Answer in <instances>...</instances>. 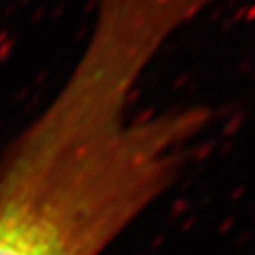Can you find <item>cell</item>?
<instances>
[{
  "label": "cell",
  "mask_w": 255,
  "mask_h": 255,
  "mask_svg": "<svg viewBox=\"0 0 255 255\" xmlns=\"http://www.w3.org/2000/svg\"><path fill=\"white\" fill-rule=\"evenodd\" d=\"M163 39L135 0L98 2L78 62L0 158V255H103L170 184L188 119L126 116Z\"/></svg>",
  "instance_id": "6da1fadb"
}]
</instances>
